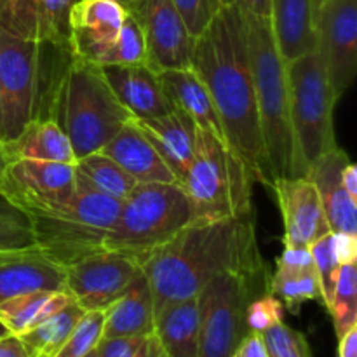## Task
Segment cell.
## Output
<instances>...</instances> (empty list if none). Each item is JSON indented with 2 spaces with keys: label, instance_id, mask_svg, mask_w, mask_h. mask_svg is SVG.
<instances>
[{
  "label": "cell",
  "instance_id": "obj_5",
  "mask_svg": "<svg viewBox=\"0 0 357 357\" xmlns=\"http://www.w3.org/2000/svg\"><path fill=\"white\" fill-rule=\"evenodd\" d=\"M246 17L255 98L268 173L272 181L279 178H295L286 61L279 54L267 17H258L248 10Z\"/></svg>",
  "mask_w": 357,
  "mask_h": 357
},
{
  "label": "cell",
  "instance_id": "obj_39",
  "mask_svg": "<svg viewBox=\"0 0 357 357\" xmlns=\"http://www.w3.org/2000/svg\"><path fill=\"white\" fill-rule=\"evenodd\" d=\"M173 3L180 10L192 37H199L223 7V0H173Z\"/></svg>",
  "mask_w": 357,
  "mask_h": 357
},
{
  "label": "cell",
  "instance_id": "obj_48",
  "mask_svg": "<svg viewBox=\"0 0 357 357\" xmlns=\"http://www.w3.org/2000/svg\"><path fill=\"white\" fill-rule=\"evenodd\" d=\"M114 2L121 3V6H122V7H124V9H126V7H128V6H129V3H131V2H132V0H114Z\"/></svg>",
  "mask_w": 357,
  "mask_h": 357
},
{
  "label": "cell",
  "instance_id": "obj_15",
  "mask_svg": "<svg viewBox=\"0 0 357 357\" xmlns=\"http://www.w3.org/2000/svg\"><path fill=\"white\" fill-rule=\"evenodd\" d=\"M271 187L282 215L284 248H310L331 232L317 188L309 178H279Z\"/></svg>",
  "mask_w": 357,
  "mask_h": 357
},
{
  "label": "cell",
  "instance_id": "obj_16",
  "mask_svg": "<svg viewBox=\"0 0 357 357\" xmlns=\"http://www.w3.org/2000/svg\"><path fill=\"white\" fill-rule=\"evenodd\" d=\"M77 0H0V28L35 44L70 45V9Z\"/></svg>",
  "mask_w": 357,
  "mask_h": 357
},
{
  "label": "cell",
  "instance_id": "obj_13",
  "mask_svg": "<svg viewBox=\"0 0 357 357\" xmlns=\"http://www.w3.org/2000/svg\"><path fill=\"white\" fill-rule=\"evenodd\" d=\"M65 268V291L89 310H105L142 272L139 260L115 250H100Z\"/></svg>",
  "mask_w": 357,
  "mask_h": 357
},
{
  "label": "cell",
  "instance_id": "obj_8",
  "mask_svg": "<svg viewBox=\"0 0 357 357\" xmlns=\"http://www.w3.org/2000/svg\"><path fill=\"white\" fill-rule=\"evenodd\" d=\"M253 176L246 164L225 143L197 131L195 155L181 181L195 211V222L250 215Z\"/></svg>",
  "mask_w": 357,
  "mask_h": 357
},
{
  "label": "cell",
  "instance_id": "obj_21",
  "mask_svg": "<svg viewBox=\"0 0 357 357\" xmlns=\"http://www.w3.org/2000/svg\"><path fill=\"white\" fill-rule=\"evenodd\" d=\"M135 124L152 143L160 159L166 162L178 183L181 185L195 155L197 126L176 108L160 117L135 119Z\"/></svg>",
  "mask_w": 357,
  "mask_h": 357
},
{
  "label": "cell",
  "instance_id": "obj_25",
  "mask_svg": "<svg viewBox=\"0 0 357 357\" xmlns=\"http://www.w3.org/2000/svg\"><path fill=\"white\" fill-rule=\"evenodd\" d=\"M268 293L296 314L302 303L321 300V286L309 248H284L268 278Z\"/></svg>",
  "mask_w": 357,
  "mask_h": 357
},
{
  "label": "cell",
  "instance_id": "obj_4",
  "mask_svg": "<svg viewBox=\"0 0 357 357\" xmlns=\"http://www.w3.org/2000/svg\"><path fill=\"white\" fill-rule=\"evenodd\" d=\"M51 119L68 136L75 159L100 152L128 122L135 121L115 98L100 65L75 56L56 87Z\"/></svg>",
  "mask_w": 357,
  "mask_h": 357
},
{
  "label": "cell",
  "instance_id": "obj_29",
  "mask_svg": "<svg viewBox=\"0 0 357 357\" xmlns=\"http://www.w3.org/2000/svg\"><path fill=\"white\" fill-rule=\"evenodd\" d=\"M66 291H31L0 303V321L9 333L23 335L72 302Z\"/></svg>",
  "mask_w": 357,
  "mask_h": 357
},
{
  "label": "cell",
  "instance_id": "obj_14",
  "mask_svg": "<svg viewBox=\"0 0 357 357\" xmlns=\"http://www.w3.org/2000/svg\"><path fill=\"white\" fill-rule=\"evenodd\" d=\"M126 10L142 30L150 68L159 73L190 66L195 37L173 0H132Z\"/></svg>",
  "mask_w": 357,
  "mask_h": 357
},
{
  "label": "cell",
  "instance_id": "obj_26",
  "mask_svg": "<svg viewBox=\"0 0 357 357\" xmlns=\"http://www.w3.org/2000/svg\"><path fill=\"white\" fill-rule=\"evenodd\" d=\"M152 289L143 271L115 302L103 310L101 338L142 337L153 333Z\"/></svg>",
  "mask_w": 357,
  "mask_h": 357
},
{
  "label": "cell",
  "instance_id": "obj_50",
  "mask_svg": "<svg viewBox=\"0 0 357 357\" xmlns=\"http://www.w3.org/2000/svg\"><path fill=\"white\" fill-rule=\"evenodd\" d=\"M0 139H2V105H0Z\"/></svg>",
  "mask_w": 357,
  "mask_h": 357
},
{
  "label": "cell",
  "instance_id": "obj_20",
  "mask_svg": "<svg viewBox=\"0 0 357 357\" xmlns=\"http://www.w3.org/2000/svg\"><path fill=\"white\" fill-rule=\"evenodd\" d=\"M349 160L347 153L335 146L310 166L305 178L317 188L331 232L357 236V201L342 185V169Z\"/></svg>",
  "mask_w": 357,
  "mask_h": 357
},
{
  "label": "cell",
  "instance_id": "obj_3",
  "mask_svg": "<svg viewBox=\"0 0 357 357\" xmlns=\"http://www.w3.org/2000/svg\"><path fill=\"white\" fill-rule=\"evenodd\" d=\"M72 58L68 44H35L0 28L2 142L16 138L33 119H51L56 87Z\"/></svg>",
  "mask_w": 357,
  "mask_h": 357
},
{
  "label": "cell",
  "instance_id": "obj_24",
  "mask_svg": "<svg viewBox=\"0 0 357 357\" xmlns=\"http://www.w3.org/2000/svg\"><path fill=\"white\" fill-rule=\"evenodd\" d=\"M317 0H272V35L284 61L316 51Z\"/></svg>",
  "mask_w": 357,
  "mask_h": 357
},
{
  "label": "cell",
  "instance_id": "obj_10",
  "mask_svg": "<svg viewBox=\"0 0 357 357\" xmlns=\"http://www.w3.org/2000/svg\"><path fill=\"white\" fill-rule=\"evenodd\" d=\"M267 267L225 272L197 295L199 357H230L248 333L246 310L251 300L268 291Z\"/></svg>",
  "mask_w": 357,
  "mask_h": 357
},
{
  "label": "cell",
  "instance_id": "obj_42",
  "mask_svg": "<svg viewBox=\"0 0 357 357\" xmlns=\"http://www.w3.org/2000/svg\"><path fill=\"white\" fill-rule=\"evenodd\" d=\"M333 234V232H331ZM333 250L340 265L357 261V236L349 234H333Z\"/></svg>",
  "mask_w": 357,
  "mask_h": 357
},
{
  "label": "cell",
  "instance_id": "obj_32",
  "mask_svg": "<svg viewBox=\"0 0 357 357\" xmlns=\"http://www.w3.org/2000/svg\"><path fill=\"white\" fill-rule=\"evenodd\" d=\"M328 312L333 317L337 337L357 326V267L356 264L340 265L333 298Z\"/></svg>",
  "mask_w": 357,
  "mask_h": 357
},
{
  "label": "cell",
  "instance_id": "obj_36",
  "mask_svg": "<svg viewBox=\"0 0 357 357\" xmlns=\"http://www.w3.org/2000/svg\"><path fill=\"white\" fill-rule=\"evenodd\" d=\"M309 250L310 255H312L314 265H316L317 278H319L321 302L326 305V309H330L335 284H337L338 268H340V261H338L333 250V234L330 232L324 237H321Z\"/></svg>",
  "mask_w": 357,
  "mask_h": 357
},
{
  "label": "cell",
  "instance_id": "obj_34",
  "mask_svg": "<svg viewBox=\"0 0 357 357\" xmlns=\"http://www.w3.org/2000/svg\"><path fill=\"white\" fill-rule=\"evenodd\" d=\"M35 246L30 216L0 195V250Z\"/></svg>",
  "mask_w": 357,
  "mask_h": 357
},
{
  "label": "cell",
  "instance_id": "obj_6",
  "mask_svg": "<svg viewBox=\"0 0 357 357\" xmlns=\"http://www.w3.org/2000/svg\"><path fill=\"white\" fill-rule=\"evenodd\" d=\"M288 110L295 149V178H305L319 157L333 150L338 98L316 51L286 61Z\"/></svg>",
  "mask_w": 357,
  "mask_h": 357
},
{
  "label": "cell",
  "instance_id": "obj_28",
  "mask_svg": "<svg viewBox=\"0 0 357 357\" xmlns=\"http://www.w3.org/2000/svg\"><path fill=\"white\" fill-rule=\"evenodd\" d=\"M153 333L167 357H199L197 296L162 307L155 314Z\"/></svg>",
  "mask_w": 357,
  "mask_h": 357
},
{
  "label": "cell",
  "instance_id": "obj_9",
  "mask_svg": "<svg viewBox=\"0 0 357 357\" xmlns=\"http://www.w3.org/2000/svg\"><path fill=\"white\" fill-rule=\"evenodd\" d=\"M121 201L75 183L72 201L63 208L31 215L35 246L61 267L105 250V239L117 222Z\"/></svg>",
  "mask_w": 357,
  "mask_h": 357
},
{
  "label": "cell",
  "instance_id": "obj_27",
  "mask_svg": "<svg viewBox=\"0 0 357 357\" xmlns=\"http://www.w3.org/2000/svg\"><path fill=\"white\" fill-rule=\"evenodd\" d=\"M7 159L45 160V162L75 164L72 143L52 119H33L10 142H3Z\"/></svg>",
  "mask_w": 357,
  "mask_h": 357
},
{
  "label": "cell",
  "instance_id": "obj_31",
  "mask_svg": "<svg viewBox=\"0 0 357 357\" xmlns=\"http://www.w3.org/2000/svg\"><path fill=\"white\" fill-rule=\"evenodd\" d=\"M86 310L72 300L26 333L20 335L30 357H54L65 345Z\"/></svg>",
  "mask_w": 357,
  "mask_h": 357
},
{
  "label": "cell",
  "instance_id": "obj_23",
  "mask_svg": "<svg viewBox=\"0 0 357 357\" xmlns=\"http://www.w3.org/2000/svg\"><path fill=\"white\" fill-rule=\"evenodd\" d=\"M100 152L117 162L138 183H178L135 121L128 122Z\"/></svg>",
  "mask_w": 357,
  "mask_h": 357
},
{
  "label": "cell",
  "instance_id": "obj_41",
  "mask_svg": "<svg viewBox=\"0 0 357 357\" xmlns=\"http://www.w3.org/2000/svg\"><path fill=\"white\" fill-rule=\"evenodd\" d=\"M230 357H268L261 333L248 331Z\"/></svg>",
  "mask_w": 357,
  "mask_h": 357
},
{
  "label": "cell",
  "instance_id": "obj_33",
  "mask_svg": "<svg viewBox=\"0 0 357 357\" xmlns=\"http://www.w3.org/2000/svg\"><path fill=\"white\" fill-rule=\"evenodd\" d=\"M135 63H146L145 40L136 20L128 14L101 65H135Z\"/></svg>",
  "mask_w": 357,
  "mask_h": 357
},
{
  "label": "cell",
  "instance_id": "obj_11",
  "mask_svg": "<svg viewBox=\"0 0 357 357\" xmlns=\"http://www.w3.org/2000/svg\"><path fill=\"white\" fill-rule=\"evenodd\" d=\"M73 194V164L30 159L10 160L0 181V195L28 216L56 211L68 204Z\"/></svg>",
  "mask_w": 357,
  "mask_h": 357
},
{
  "label": "cell",
  "instance_id": "obj_51",
  "mask_svg": "<svg viewBox=\"0 0 357 357\" xmlns=\"http://www.w3.org/2000/svg\"><path fill=\"white\" fill-rule=\"evenodd\" d=\"M84 357H96V352H94V351H91L89 354H87V356H84Z\"/></svg>",
  "mask_w": 357,
  "mask_h": 357
},
{
  "label": "cell",
  "instance_id": "obj_45",
  "mask_svg": "<svg viewBox=\"0 0 357 357\" xmlns=\"http://www.w3.org/2000/svg\"><path fill=\"white\" fill-rule=\"evenodd\" d=\"M338 357H357V326L338 338Z\"/></svg>",
  "mask_w": 357,
  "mask_h": 357
},
{
  "label": "cell",
  "instance_id": "obj_19",
  "mask_svg": "<svg viewBox=\"0 0 357 357\" xmlns=\"http://www.w3.org/2000/svg\"><path fill=\"white\" fill-rule=\"evenodd\" d=\"M115 98L135 119H153L173 110L160 84L159 73L146 63L100 65Z\"/></svg>",
  "mask_w": 357,
  "mask_h": 357
},
{
  "label": "cell",
  "instance_id": "obj_38",
  "mask_svg": "<svg viewBox=\"0 0 357 357\" xmlns=\"http://www.w3.org/2000/svg\"><path fill=\"white\" fill-rule=\"evenodd\" d=\"M282 316H284V305L281 300L275 298L272 293H264V295L257 296L251 300L246 310V326L248 331H255V333H264L274 324L281 323Z\"/></svg>",
  "mask_w": 357,
  "mask_h": 357
},
{
  "label": "cell",
  "instance_id": "obj_2",
  "mask_svg": "<svg viewBox=\"0 0 357 357\" xmlns=\"http://www.w3.org/2000/svg\"><path fill=\"white\" fill-rule=\"evenodd\" d=\"M153 298V317L167 303L194 298L225 272L264 268L253 213L192 222L139 261Z\"/></svg>",
  "mask_w": 357,
  "mask_h": 357
},
{
  "label": "cell",
  "instance_id": "obj_22",
  "mask_svg": "<svg viewBox=\"0 0 357 357\" xmlns=\"http://www.w3.org/2000/svg\"><path fill=\"white\" fill-rule=\"evenodd\" d=\"M159 79L171 107L190 117L197 129L209 132L229 146L215 103L206 89L204 82L199 79V75L190 66L164 70V72H159Z\"/></svg>",
  "mask_w": 357,
  "mask_h": 357
},
{
  "label": "cell",
  "instance_id": "obj_30",
  "mask_svg": "<svg viewBox=\"0 0 357 357\" xmlns=\"http://www.w3.org/2000/svg\"><path fill=\"white\" fill-rule=\"evenodd\" d=\"M73 167H75L77 185H82L121 202L131 194V190L138 183L103 152H93L89 155L80 157L73 164Z\"/></svg>",
  "mask_w": 357,
  "mask_h": 357
},
{
  "label": "cell",
  "instance_id": "obj_49",
  "mask_svg": "<svg viewBox=\"0 0 357 357\" xmlns=\"http://www.w3.org/2000/svg\"><path fill=\"white\" fill-rule=\"evenodd\" d=\"M7 333H9V330H7V328L2 324V321H0V337H3V335Z\"/></svg>",
  "mask_w": 357,
  "mask_h": 357
},
{
  "label": "cell",
  "instance_id": "obj_12",
  "mask_svg": "<svg viewBox=\"0 0 357 357\" xmlns=\"http://www.w3.org/2000/svg\"><path fill=\"white\" fill-rule=\"evenodd\" d=\"M316 52L340 100L357 73V0H317Z\"/></svg>",
  "mask_w": 357,
  "mask_h": 357
},
{
  "label": "cell",
  "instance_id": "obj_40",
  "mask_svg": "<svg viewBox=\"0 0 357 357\" xmlns=\"http://www.w3.org/2000/svg\"><path fill=\"white\" fill-rule=\"evenodd\" d=\"M121 357H167L155 333L132 337L131 344Z\"/></svg>",
  "mask_w": 357,
  "mask_h": 357
},
{
  "label": "cell",
  "instance_id": "obj_17",
  "mask_svg": "<svg viewBox=\"0 0 357 357\" xmlns=\"http://www.w3.org/2000/svg\"><path fill=\"white\" fill-rule=\"evenodd\" d=\"M128 10L114 0H77L70 9V49L75 58L103 63Z\"/></svg>",
  "mask_w": 357,
  "mask_h": 357
},
{
  "label": "cell",
  "instance_id": "obj_18",
  "mask_svg": "<svg viewBox=\"0 0 357 357\" xmlns=\"http://www.w3.org/2000/svg\"><path fill=\"white\" fill-rule=\"evenodd\" d=\"M31 291H65V268L37 246L0 250V303Z\"/></svg>",
  "mask_w": 357,
  "mask_h": 357
},
{
  "label": "cell",
  "instance_id": "obj_47",
  "mask_svg": "<svg viewBox=\"0 0 357 357\" xmlns=\"http://www.w3.org/2000/svg\"><path fill=\"white\" fill-rule=\"evenodd\" d=\"M7 164H9V159H7L6 145H3V142H2V139H0V181H2L3 171H6Z\"/></svg>",
  "mask_w": 357,
  "mask_h": 357
},
{
  "label": "cell",
  "instance_id": "obj_37",
  "mask_svg": "<svg viewBox=\"0 0 357 357\" xmlns=\"http://www.w3.org/2000/svg\"><path fill=\"white\" fill-rule=\"evenodd\" d=\"M268 357H312L305 335L281 321L261 333Z\"/></svg>",
  "mask_w": 357,
  "mask_h": 357
},
{
  "label": "cell",
  "instance_id": "obj_44",
  "mask_svg": "<svg viewBox=\"0 0 357 357\" xmlns=\"http://www.w3.org/2000/svg\"><path fill=\"white\" fill-rule=\"evenodd\" d=\"M271 2L272 0H223V6L225 3H239L248 13L268 20V16H271Z\"/></svg>",
  "mask_w": 357,
  "mask_h": 357
},
{
  "label": "cell",
  "instance_id": "obj_35",
  "mask_svg": "<svg viewBox=\"0 0 357 357\" xmlns=\"http://www.w3.org/2000/svg\"><path fill=\"white\" fill-rule=\"evenodd\" d=\"M103 335V310L84 312L72 335L54 357H84L94 351Z\"/></svg>",
  "mask_w": 357,
  "mask_h": 357
},
{
  "label": "cell",
  "instance_id": "obj_1",
  "mask_svg": "<svg viewBox=\"0 0 357 357\" xmlns=\"http://www.w3.org/2000/svg\"><path fill=\"white\" fill-rule=\"evenodd\" d=\"M190 68L215 103L230 149L255 181L271 185L248 49V17L239 3H225L195 37Z\"/></svg>",
  "mask_w": 357,
  "mask_h": 357
},
{
  "label": "cell",
  "instance_id": "obj_43",
  "mask_svg": "<svg viewBox=\"0 0 357 357\" xmlns=\"http://www.w3.org/2000/svg\"><path fill=\"white\" fill-rule=\"evenodd\" d=\"M0 357H30L20 335L7 333L0 337Z\"/></svg>",
  "mask_w": 357,
  "mask_h": 357
},
{
  "label": "cell",
  "instance_id": "obj_46",
  "mask_svg": "<svg viewBox=\"0 0 357 357\" xmlns=\"http://www.w3.org/2000/svg\"><path fill=\"white\" fill-rule=\"evenodd\" d=\"M342 185L349 192V195L357 201V167L352 160H349L342 169Z\"/></svg>",
  "mask_w": 357,
  "mask_h": 357
},
{
  "label": "cell",
  "instance_id": "obj_7",
  "mask_svg": "<svg viewBox=\"0 0 357 357\" xmlns=\"http://www.w3.org/2000/svg\"><path fill=\"white\" fill-rule=\"evenodd\" d=\"M192 222H195L194 206L180 183H136L121 202L105 248L142 261Z\"/></svg>",
  "mask_w": 357,
  "mask_h": 357
}]
</instances>
